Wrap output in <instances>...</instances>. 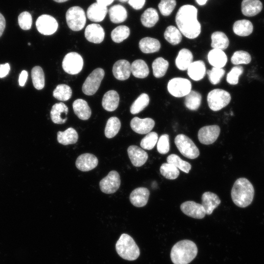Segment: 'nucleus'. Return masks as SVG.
Segmentation results:
<instances>
[{
  "label": "nucleus",
  "mask_w": 264,
  "mask_h": 264,
  "mask_svg": "<svg viewBox=\"0 0 264 264\" xmlns=\"http://www.w3.org/2000/svg\"><path fill=\"white\" fill-rule=\"evenodd\" d=\"M198 10L192 5H182L176 16L178 29L185 37L195 39L200 33L201 25L197 19Z\"/></svg>",
  "instance_id": "obj_1"
},
{
  "label": "nucleus",
  "mask_w": 264,
  "mask_h": 264,
  "mask_svg": "<svg viewBox=\"0 0 264 264\" xmlns=\"http://www.w3.org/2000/svg\"><path fill=\"white\" fill-rule=\"evenodd\" d=\"M254 188L250 181L245 177L238 178L232 187L231 196L234 204L245 208L251 204L254 196Z\"/></svg>",
  "instance_id": "obj_2"
},
{
  "label": "nucleus",
  "mask_w": 264,
  "mask_h": 264,
  "mask_svg": "<svg viewBox=\"0 0 264 264\" xmlns=\"http://www.w3.org/2000/svg\"><path fill=\"white\" fill-rule=\"evenodd\" d=\"M197 253L196 244L191 241L184 240L173 246L170 257L174 264H188L195 258Z\"/></svg>",
  "instance_id": "obj_3"
},
{
  "label": "nucleus",
  "mask_w": 264,
  "mask_h": 264,
  "mask_svg": "<svg viewBox=\"0 0 264 264\" xmlns=\"http://www.w3.org/2000/svg\"><path fill=\"white\" fill-rule=\"evenodd\" d=\"M115 249L123 259L134 261L140 255V250L133 238L127 234H122L117 241Z\"/></svg>",
  "instance_id": "obj_4"
},
{
  "label": "nucleus",
  "mask_w": 264,
  "mask_h": 264,
  "mask_svg": "<svg viewBox=\"0 0 264 264\" xmlns=\"http://www.w3.org/2000/svg\"><path fill=\"white\" fill-rule=\"evenodd\" d=\"M66 19L68 27L73 31L82 30L86 23V16L83 9L78 6L69 8L66 12Z\"/></svg>",
  "instance_id": "obj_5"
},
{
  "label": "nucleus",
  "mask_w": 264,
  "mask_h": 264,
  "mask_svg": "<svg viewBox=\"0 0 264 264\" xmlns=\"http://www.w3.org/2000/svg\"><path fill=\"white\" fill-rule=\"evenodd\" d=\"M207 99L210 109L213 111H217L228 105L231 101V97L228 91L216 88L208 93Z\"/></svg>",
  "instance_id": "obj_6"
},
{
  "label": "nucleus",
  "mask_w": 264,
  "mask_h": 264,
  "mask_svg": "<svg viewBox=\"0 0 264 264\" xmlns=\"http://www.w3.org/2000/svg\"><path fill=\"white\" fill-rule=\"evenodd\" d=\"M175 143L180 153L189 159H195L199 155L198 148L187 136L179 134L176 136Z\"/></svg>",
  "instance_id": "obj_7"
},
{
  "label": "nucleus",
  "mask_w": 264,
  "mask_h": 264,
  "mask_svg": "<svg viewBox=\"0 0 264 264\" xmlns=\"http://www.w3.org/2000/svg\"><path fill=\"white\" fill-rule=\"evenodd\" d=\"M105 75V71L101 68H97L90 73L82 86V91L87 95H92L98 89Z\"/></svg>",
  "instance_id": "obj_8"
},
{
  "label": "nucleus",
  "mask_w": 264,
  "mask_h": 264,
  "mask_svg": "<svg viewBox=\"0 0 264 264\" xmlns=\"http://www.w3.org/2000/svg\"><path fill=\"white\" fill-rule=\"evenodd\" d=\"M191 82L185 78L176 77L171 79L167 84L169 92L174 97L185 96L191 90Z\"/></svg>",
  "instance_id": "obj_9"
},
{
  "label": "nucleus",
  "mask_w": 264,
  "mask_h": 264,
  "mask_svg": "<svg viewBox=\"0 0 264 264\" xmlns=\"http://www.w3.org/2000/svg\"><path fill=\"white\" fill-rule=\"evenodd\" d=\"M83 59L78 53L69 52L64 57L62 62L64 70L68 74L75 75L79 73L83 67Z\"/></svg>",
  "instance_id": "obj_10"
},
{
  "label": "nucleus",
  "mask_w": 264,
  "mask_h": 264,
  "mask_svg": "<svg viewBox=\"0 0 264 264\" xmlns=\"http://www.w3.org/2000/svg\"><path fill=\"white\" fill-rule=\"evenodd\" d=\"M121 179L119 173L116 171H111L99 182L101 191L107 194L116 192L120 187Z\"/></svg>",
  "instance_id": "obj_11"
},
{
  "label": "nucleus",
  "mask_w": 264,
  "mask_h": 264,
  "mask_svg": "<svg viewBox=\"0 0 264 264\" xmlns=\"http://www.w3.org/2000/svg\"><path fill=\"white\" fill-rule=\"evenodd\" d=\"M36 26L38 31L42 34L51 35L57 31L58 23L53 17L44 14L38 18Z\"/></svg>",
  "instance_id": "obj_12"
},
{
  "label": "nucleus",
  "mask_w": 264,
  "mask_h": 264,
  "mask_svg": "<svg viewBox=\"0 0 264 264\" xmlns=\"http://www.w3.org/2000/svg\"><path fill=\"white\" fill-rule=\"evenodd\" d=\"M220 132V128L216 125L206 126L201 128L198 134L199 142L204 145H209L215 142Z\"/></svg>",
  "instance_id": "obj_13"
},
{
  "label": "nucleus",
  "mask_w": 264,
  "mask_h": 264,
  "mask_svg": "<svg viewBox=\"0 0 264 264\" xmlns=\"http://www.w3.org/2000/svg\"><path fill=\"white\" fill-rule=\"evenodd\" d=\"M180 209L184 214L195 219H202L206 215L202 205L194 201H186L182 203L180 205Z\"/></svg>",
  "instance_id": "obj_14"
},
{
  "label": "nucleus",
  "mask_w": 264,
  "mask_h": 264,
  "mask_svg": "<svg viewBox=\"0 0 264 264\" xmlns=\"http://www.w3.org/2000/svg\"><path fill=\"white\" fill-rule=\"evenodd\" d=\"M155 125L154 121L151 118H139L134 117L131 121L130 126L134 132L141 134L150 132Z\"/></svg>",
  "instance_id": "obj_15"
},
{
  "label": "nucleus",
  "mask_w": 264,
  "mask_h": 264,
  "mask_svg": "<svg viewBox=\"0 0 264 264\" xmlns=\"http://www.w3.org/2000/svg\"><path fill=\"white\" fill-rule=\"evenodd\" d=\"M98 160L91 154L85 153L80 155L77 158L75 165L78 169L88 172L95 168L98 165Z\"/></svg>",
  "instance_id": "obj_16"
},
{
  "label": "nucleus",
  "mask_w": 264,
  "mask_h": 264,
  "mask_svg": "<svg viewBox=\"0 0 264 264\" xmlns=\"http://www.w3.org/2000/svg\"><path fill=\"white\" fill-rule=\"evenodd\" d=\"M85 36L86 39L90 42L100 44L104 39L105 31L100 24L91 23L86 27L85 31Z\"/></svg>",
  "instance_id": "obj_17"
},
{
  "label": "nucleus",
  "mask_w": 264,
  "mask_h": 264,
  "mask_svg": "<svg viewBox=\"0 0 264 264\" xmlns=\"http://www.w3.org/2000/svg\"><path fill=\"white\" fill-rule=\"evenodd\" d=\"M127 152L132 164L135 167L142 166L148 158V154L136 145L129 146Z\"/></svg>",
  "instance_id": "obj_18"
},
{
  "label": "nucleus",
  "mask_w": 264,
  "mask_h": 264,
  "mask_svg": "<svg viewBox=\"0 0 264 264\" xmlns=\"http://www.w3.org/2000/svg\"><path fill=\"white\" fill-rule=\"evenodd\" d=\"M149 196L150 191L148 189L145 187H138L131 192L130 200L133 206L141 207L147 204Z\"/></svg>",
  "instance_id": "obj_19"
},
{
  "label": "nucleus",
  "mask_w": 264,
  "mask_h": 264,
  "mask_svg": "<svg viewBox=\"0 0 264 264\" xmlns=\"http://www.w3.org/2000/svg\"><path fill=\"white\" fill-rule=\"evenodd\" d=\"M112 73L114 77L118 80L128 79L131 73L130 63L126 60L116 61L113 66Z\"/></svg>",
  "instance_id": "obj_20"
},
{
  "label": "nucleus",
  "mask_w": 264,
  "mask_h": 264,
  "mask_svg": "<svg viewBox=\"0 0 264 264\" xmlns=\"http://www.w3.org/2000/svg\"><path fill=\"white\" fill-rule=\"evenodd\" d=\"M68 111V108L64 103L60 102L55 104L50 110L51 120L55 124L65 123L67 119L66 115Z\"/></svg>",
  "instance_id": "obj_21"
},
{
  "label": "nucleus",
  "mask_w": 264,
  "mask_h": 264,
  "mask_svg": "<svg viewBox=\"0 0 264 264\" xmlns=\"http://www.w3.org/2000/svg\"><path fill=\"white\" fill-rule=\"evenodd\" d=\"M108 12L107 6L95 2L88 8L87 16L92 22H100L105 18Z\"/></svg>",
  "instance_id": "obj_22"
},
{
  "label": "nucleus",
  "mask_w": 264,
  "mask_h": 264,
  "mask_svg": "<svg viewBox=\"0 0 264 264\" xmlns=\"http://www.w3.org/2000/svg\"><path fill=\"white\" fill-rule=\"evenodd\" d=\"M201 201V205L207 215H211L221 202L218 195L210 192H206L202 194Z\"/></svg>",
  "instance_id": "obj_23"
},
{
  "label": "nucleus",
  "mask_w": 264,
  "mask_h": 264,
  "mask_svg": "<svg viewBox=\"0 0 264 264\" xmlns=\"http://www.w3.org/2000/svg\"><path fill=\"white\" fill-rule=\"evenodd\" d=\"M209 64L213 67L222 68L227 62V57L224 52L219 49H213L208 54Z\"/></svg>",
  "instance_id": "obj_24"
},
{
  "label": "nucleus",
  "mask_w": 264,
  "mask_h": 264,
  "mask_svg": "<svg viewBox=\"0 0 264 264\" xmlns=\"http://www.w3.org/2000/svg\"><path fill=\"white\" fill-rule=\"evenodd\" d=\"M263 4L259 0H243L242 2V12L243 15L253 17L262 10Z\"/></svg>",
  "instance_id": "obj_25"
},
{
  "label": "nucleus",
  "mask_w": 264,
  "mask_h": 264,
  "mask_svg": "<svg viewBox=\"0 0 264 264\" xmlns=\"http://www.w3.org/2000/svg\"><path fill=\"white\" fill-rule=\"evenodd\" d=\"M119 102V96L117 92L114 90H110L104 94L102 105L106 110L113 111L117 108Z\"/></svg>",
  "instance_id": "obj_26"
},
{
  "label": "nucleus",
  "mask_w": 264,
  "mask_h": 264,
  "mask_svg": "<svg viewBox=\"0 0 264 264\" xmlns=\"http://www.w3.org/2000/svg\"><path fill=\"white\" fill-rule=\"evenodd\" d=\"M187 70L189 77L194 81L201 80L206 73L205 65L201 60L193 62Z\"/></svg>",
  "instance_id": "obj_27"
},
{
  "label": "nucleus",
  "mask_w": 264,
  "mask_h": 264,
  "mask_svg": "<svg viewBox=\"0 0 264 264\" xmlns=\"http://www.w3.org/2000/svg\"><path fill=\"white\" fill-rule=\"evenodd\" d=\"M72 107L75 114L79 119L86 120L90 118L91 109L85 100L82 99L75 100L72 104Z\"/></svg>",
  "instance_id": "obj_28"
},
{
  "label": "nucleus",
  "mask_w": 264,
  "mask_h": 264,
  "mask_svg": "<svg viewBox=\"0 0 264 264\" xmlns=\"http://www.w3.org/2000/svg\"><path fill=\"white\" fill-rule=\"evenodd\" d=\"M193 59L192 52L188 49L182 48L179 51L176 59V65L179 70H185L193 62Z\"/></svg>",
  "instance_id": "obj_29"
},
{
  "label": "nucleus",
  "mask_w": 264,
  "mask_h": 264,
  "mask_svg": "<svg viewBox=\"0 0 264 264\" xmlns=\"http://www.w3.org/2000/svg\"><path fill=\"white\" fill-rule=\"evenodd\" d=\"M78 139V134L76 130L70 127L64 132H57L58 142L64 145L76 143Z\"/></svg>",
  "instance_id": "obj_30"
},
{
  "label": "nucleus",
  "mask_w": 264,
  "mask_h": 264,
  "mask_svg": "<svg viewBox=\"0 0 264 264\" xmlns=\"http://www.w3.org/2000/svg\"><path fill=\"white\" fill-rule=\"evenodd\" d=\"M141 51L144 53H152L158 52L161 47L159 41L154 38L145 37L139 43Z\"/></svg>",
  "instance_id": "obj_31"
},
{
  "label": "nucleus",
  "mask_w": 264,
  "mask_h": 264,
  "mask_svg": "<svg viewBox=\"0 0 264 264\" xmlns=\"http://www.w3.org/2000/svg\"><path fill=\"white\" fill-rule=\"evenodd\" d=\"M253 26L252 22L247 20L236 21L233 26L234 33L238 36L245 37L250 35L253 32Z\"/></svg>",
  "instance_id": "obj_32"
},
{
  "label": "nucleus",
  "mask_w": 264,
  "mask_h": 264,
  "mask_svg": "<svg viewBox=\"0 0 264 264\" xmlns=\"http://www.w3.org/2000/svg\"><path fill=\"white\" fill-rule=\"evenodd\" d=\"M110 21L114 23H119L124 22L127 18V12L126 8L120 4L112 6L109 10Z\"/></svg>",
  "instance_id": "obj_33"
},
{
  "label": "nucleus",
  "mask_w": 264,
  "mask_h": 264,
  "mask_svg": "<svg viewBox=\"0 0 264 264\" xmlns=\"http://www.w3.org/2000/svg\"><path fill=\"white\" fill-rule=\"evenodd\" d=\"M131 73L138 78H144L148 76L149 69L146 63L141 59L134 61L131 65Z\"/></svg>",
  "instance_id": "obj_34"
},
{
  "label": "nucleus",
  "mask_w": 264,
  "mask_h": 264,
  "mask_svg": "<svg viewBox=\"0 0 264 264\" xmlns=\"http://www.w3.org/2000/svg\"><path fill=\"white\" fill-rule=\"evenodd\" d=\"M211 47L213 49L224 50L229 44V41L227 36L222 32L216 31L211 35Z\"/></svg>",
  "instance_id": "obj_35"
},
{
  "label": "nucleus",
  "mask_w": 264,
  "mask_h": 264,
  "mask_svg": "<svg viewBox=\"0 0 264 264\" xmlns=\"http://www.w3.org/2000/svg\"><path fill=\"white\" fill-rule=\"evenodd\" d=\"M140 20L143 26L146 27H152L158 22L159 16L155 9L149 8L142 14Z\"/></svg>",
  "instance_id": "obj_36"
},
{
  "label": "nucleus",
  "mask_w": 264,
  "mask_h": 264,
  "mask_svg": "<svg viewBox=\"0 0 264 264\" xmlns=\"http://www.w3.org/2000/svg\"><path fill=\"white\" fill-rule=\"evenodd\" d=\"M201 101V95L198 92L191 90L185 96V105L190 110H196L199 107Z\"/></svg>",
  "instance_id": "obj_37"
},
{
  "label": "nucleus",
  "mask_w": 264,
  "mask_h": 264,
  "mask_svg": "<svg viewBox=\"0 0 264 264\" xmlns=\"http://www.w3.org/2000/svg\"><path fill=\"white\" fill-rule=\"evenodd\" d=\"M121 128V122L116 117H111L107 121L105 129V135L108 138L114 137Z\"/></svg>",
  "instance_id": "obj_38"
},
{
  "label": "nucleus",
  "mask_w": 264,
  "mask_h": 264,
  "mask_svg": "<svg viewBox=\"0 0 264 264\" xmlns=\"http://www.w3.org/2000/svg\"><path fill=\"white\" fill-rule=\"evenodd\" d=\"M168 66V62L162 57H160L155 59L152 63L154 76L158 78L164 76Z\"/></svg>",
  "instance_id": "obj_39"
},
{
  "label": "nucleus",
  "mask_w": 264,
  "mask_h": 264,
  "mask_svg": "<svg viewBox=\"0 0 264 264\" xmlns=\"http://www.w3.org/2000/svg\"><path fill=\"white\" fill-rule=\"evenodd\" d=\"M164 36L166 40L172 45L178 44L182 40L181 32L173 25H170L166 28Z\"/></svg>",
  "instance_id": "obj_40"
},
{
  "label": "nucleus",
  "mask_w": 264,
  "mask_h": 264,
  "mask_svg": "<svg viewBox=\"0 0 264 264\" xmlns=\"http://www.w3.org/2000/svg\"><path fill=\"white\" fill-rule=\"evenodd\" d=\"M31 77L33 86L38 90L44 87V74L43 69L40 66H35L31 70Z\"/></svg>",
  "instance_id": "obj_41"
},
{
  "label": "nucleus",
  "mask_w": 264,
  "mask_h": 264,
  "mask_svg": "<svg viewBox=\"0 0 264 264\" xmlns=\"http://www.w3.org/2000/svg\"><path fill=\"white\" fill-rule=\"evenodd\" d=\"M149 101L150 99L148 95L145 93H142L131 106V113L132 114L138 113L149 105Z\"/></svg>",
  "instance_id": "obj_42"
},
{
  "label": "nucleus",
  "mask_w": 264,
  "mask_h": 264,
  "mask_svg": "<svg viewBox=\"0 0 264 264\" xmlns=\"http://www.w3.org/2000/svg\"><path fill=\"white\" fill-rule=\"evenodd\" d=\"M71 95L72 90L70 87L66 84L58 85L53 92V97L60 101H67Z\"/></svg>",
  "instance_id": "obj_43"
},
{
  "label": "nucleus",
  "mask_w": 264,
  "mask_h": 264,
  "mask_svg": "<svg viewBox=\"0 0 264 264\" xmlns=\"http://www.w3.org/2000/svg\"><path fill=\"white\" fill-rule=\"evenodd\" d=\"M129 28L126 25H119L111 32L112 40L116 43H120L126 39L130 35Z\"/></svg>",
  "instance_id": "obj_44"
},
{
  "label": "nucleus",
  "mask_w": 264,
  "mask_h": 264,
  "mask_svg": "<svg viewBox=\"0 0 264 264\" xmlns=\"http://www.w3.org/2000/svg\"><path fill=\"white\" fill-rule=\"evenodd\" d=\"M167 161L187 174L191 169V165L189 162L182 160L176 154H170L167 158Z\"/></svg>",
  "instance_id": "obj_45"
},
{
  "label": "nucleus",
  "mask_w": 264,
  "mask_h": 264,
  "mask_svg": "<svg viewBox=\"0 0 264 264\" xmlns=\"http://www.w3.org/2000/svg\"><path fill=\"white\" fill-rule=\"evenodd\" d=\"M160 172L164 177L168 179H176L179 175L178 169L169 163H164L161 165Z\"/></svg>",
  "instance_id": "obj_46"
},
{
  "label": "nucleus",
  "mask_w": 264,
  "mask_h": 264,
  "mask_svg": "<svg viewBox=\"0 0 264 264\" xmlns=\"http://www.w3.org/2000/svg\"><path fill=\"white\" fill-rule=\"evenodd\" d=\"M251 61L250 54L243 50L235 51L231 58V63L236 65L240 64H248Z\"/></svg>",
  "instance_id": "obj_47"
},
{
  "label": "nucleus",
  "mask_w": 264,
  "mask_h": 264,
  "mask_svg": "<svg viewBox=\"0 0 264 264\" xmlns=\"http://www.w3.org/2000/svg\"><path fill=\"white\" fill-rule=\"evenodd\" d=\"M158 140V134L154 132H150L141 140V147L147 150L153 149Z\"/></svg>",
  "instance_id": "obj_48"
},
{
  "label": "nucleus",
  "mask_w": 264,
  "mask_h": 264,
  "mask_svg": "<svg viewBox=\"0 0 264 264\" xmlns=\"http://www.w3.org/2000/svg\"><path fill=\"white\" fill-rule=\"evenodd\" d=\"M243 72V68L240 66H235L227 73L226 81L231 85H236L239 82V78Z\"/></svg>",
  "instance_id": "obj_49"
},
{
  "label": "nucleus",
  "mask_w": 264,
  "mask_h": 264,
  "mask_svg": "<svg viewBox=\"0 0 264 264\" xmlns=\"http://www.w3.org/2000/svg\"><path fill=\"white\" fill-rule=\"evenodd\" d=\"M210 83L213 85L219 84L225 74V70L222 68L213 67L211 70L207 71Z\"/></svg>",
  "instance_id": "obj_50"
},
{
  "label": "nucleus",
  "mask_w": 264,
  "mask_h": 264,
  "mask_svg": "<svg viewBox=\"0 0 264 264\" xmlns=\"http://www.w3.org/2000/svg\"><path fill=\"white\" fill-rule=\"evenodd\" d=\"M176 0H161L158 8L161 14L164 16L170 15L176 6Z\"/></svg>",
  "instance_id": "obj_51"
},
{
  "label": "nucleus",
  "mask_w": 264,
  "mask_h": 264,
  "mask_svg": "<svg viewBox=\"0 0 264 264\" xmlns=\"http://www.w3.org/2000/svg\"><path fill=\"white\" fill-rule=\"evenodd\" d=\"M18 23L22 29H30L32 24L31 15L28 12H22L18 17Z\"/></svg>",
  "instance_id": "obj_52"
},
{
  "label": "nucleus",
  "mask_w": 264,
  "mask_h": 264,
  "mask_svg": "<svg viewBox=\"0 0 264 264\" xmlns=\"http://www.w3.org/2000/svg\"><path fill=\"white\" fill-rule=\"evenodd\" d=\"M157 151L161 154H166L169 151V137L167 134H163L159 137L157 144Z\"/></svg>",
  "instance_id": "obj_53"
},
{
  "label": "nucleus",
  "mask_w": 264,
  "mask_h": 264,
  "mask_svg": "<svg viewBox=\"0 0 264 264\" xmlns=\"http://www.w3.org/2000/svg\"><path fill=\"white\" fill-rule=\"evenodd\" d=\"M146 0H129V4L134 9H141L145 3Z\"/></svg>",
  "instance_id": "obj_54"
},
{
  "label": "nucleus",
  "mask_w": 264,
  "mask_h": 264,
  "mask_svg": "<svg viewBox=\"0 0 264 264\" xmlns=\"http://www.w3.org/2000/svg\"><path fill=\"white\" fill-rule=\"evenodd\" d=\"M10 70V66L8 63L0 65V78L5 77Z\"/></svg>",
  "instance_id": "obj_55"
},
{
  "label": "nucleus",
  "mask_w": 264,
  "mask_h": 264,
  "mask_svg": "<svg viewBox=\"0 0 264 264\" xmlns=\"http://www.w3.org/2000/svg\"><path fill=\"white\" fill-rule=\"evenodd\" d=\"M28 77V72L26 70H22L19 76V83L21 87H23Z\"/></svg>",
  "instance_id": "obj_56"
},
{
  "label": "nucleus",
  "mask_w": 264,
  "mask_h": 264,
  "mask_svg": "<svg viewBox=\"0 0 264 264\" xmlns=\"http://www.w3.org/2000/svg\"><path fill=\"white\" fill-rule=\"evenodd\" d=\"M5 20L4 16L0 13V37L3 34L5 27Z\"/></svg>",
  "instance_id": "obj_57"
},
{
  "label": "nucleus",
  "mask_w": 264,
  "mask_h": 264,
  "mask_svg": "<svg viewBox=\"0 0 264 264\" xmlns=\"http://www.w3.org/2000/svg\"><path fill=\"white\" fill-rule=\"evenodd\" d=\"M114 0H96V2L101 5L107 6L112 3Z\"/></svg>",
  "instance_id": "obj_58"
},
{
  "label": "nucleus",
  "mask_w": 264,
  "mask_h": 264,
  "mask_svg": "<svg viewBox=\"0 0 264 264\" xmlns=\"http://www.w3.org/2000/svg\"><path fill=\"white\" fill-rule=\"evenodd\" d=\"M208 0H196L197 2L200 5H204Z\"/></svg>",
  "instance_id": "obj_59"
},
{
  "label": "nucleus",
  "mask_w": 264,
  "mask_h": 264,
  "mask_svg": "<svg viewBox=\"0 0 264 264\" xmlns=\"http://www.w3.org/2000/svg\"><path fill=\"white\" fill-rule=\"evenodd\" d=\"M53 0L57 2H64L68 0Z\"/></svg>",
  "instance_id": "obj_60"
},
{
  "label": "nucleus",
  "mask_w": 264,
  "mask_h": 264,
  "mask_svg": "<svg viewBox=\"0 0 264 264\" xmlns=\"http://www.w3.org/2000/svg\"><path fill=\"white\" fill-rule=\"evenodd\" d=\"M121 2H126L129 0H119Z\"/></svg>",
  "instance_id": "obj_61"
},
{
  "label": "nucleus",
  "mask_w": 264,
  "mask_h": 264,
  "mask_svg": "<svg viewBox=\"0 0 264 264\" xmlns=\"http://www.w3.org/2000/svg\"><path fill=\"white\" fill-rule=\"evenodd\" d=\"M28 45H30V43H28Z\"/></svg>",
  "instance_id": "obj_62"
}]
</instances>
